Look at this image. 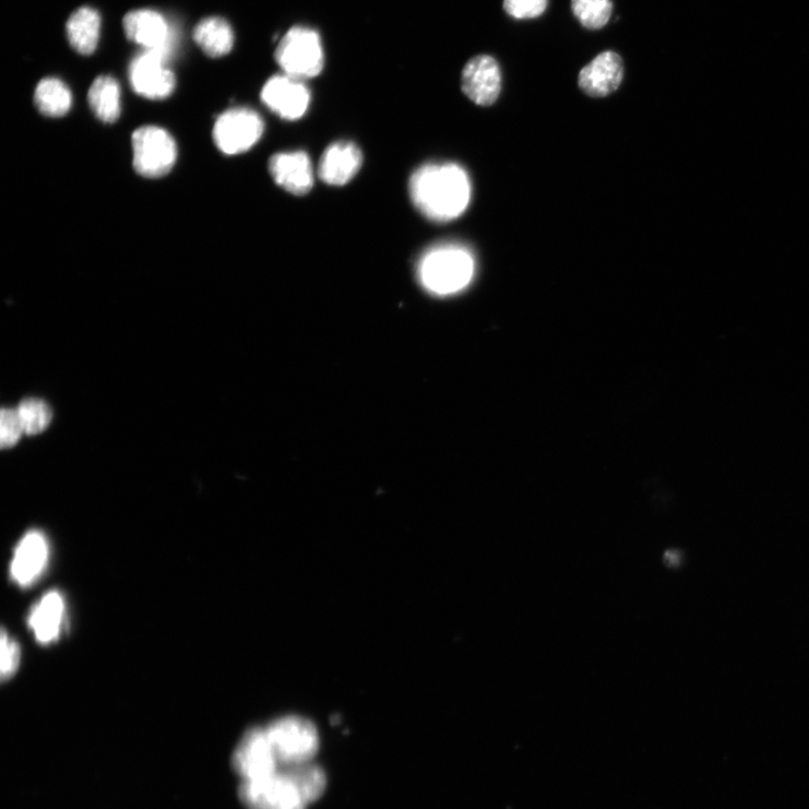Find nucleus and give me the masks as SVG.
I'll return each instance as SVG.
<instances>
[{"label": "nucleus", "mask_w": 809, "mask_h": 809, "mask_svg": "<svg viewBox=\"0 0 809 809\" xmlns=\"http://www.w3.org/2000/svg\"><path fill=\"white\" fill-rule=\"evenodd\" d=\"M409 197L416 210L430 221L444 223L464 213L471 201V182L453 164L419 167L409 179Z\"/></svg>", "instance_id": "1"}, {"label": "nucleus", "mask_w": 809, "mask_h": 809, "mask_svg": "<svg viewBox=\"0 0 809 809\" xmlns=\"http://www.w3.org/2000/svg\"><path fill=\"white\" fill-rule=\"evenodd\" d=\"M416 269L424 288L436 295H450L468 286L474 260L465 249L438 246L420 255Z\"/></svg>", "instance_id": "2"}, {"label": "nucleus", "mask_w": 809, "mask_h": 809, "mask_svg": "<svg viewBox=\"0 0 809 809\" xmlns=\"http://www.w3.org/2000/svg\"><path fill=\"white\" fill-rule=\"evenodd\" d=\"M279 768L311 762L320 749L314 723L297 715L281 717L266 727Z\"/></svg>", "instance_id": "3"}, {"label": "nucleus", "mask_w": 809, "mask_h": 809, "mask_svg": "<svg viewBox=\"0 0 809 809\" xmlns=\"http://www.w3.org/2000/svg\"><path fill=\"white\" fill-rule=\"evenodd\" d=\"M275 58L285 74L305 82L318 76L324 68L320 34L305 26H294L279 41Z\"/></svg>", "instance_id": "4"}, {"label": "nucleus", "mask_w": 809, "mask_h": 809, "mask_svg": "<svg viewBox=\"0 0 809 809\" xmlns=\"http://www.w3.org/2000/svg\"><path fill=\"white\" fill-rule=\"evenodd\" d=\"M132 145L134 168L145 178L164 177L176 164V142L164 129L144 127L136 130Z\"/></svg>", "instance_id": "5"}, {"label": "nucleus", "mask_w": 809, "mask_h": 809, "mask_svg": "<svg viewBox=\"0 0 809 809\" xmlns=\"http://www.w3.org/2000/svg\"><path fill=\"white\" fill-rule=\"evenodd\" d=\"M242 782L254 781L278 772L279 763L265 727L249 728L237 745L230 760Z\"/></svg>", "instance_id": "6"}, {"label": "nucleus", "mask_w": 809, "mask_h": 809, "mask_svg": "<svg viewBox=\"0 0 809 809\" xmlns=\"http://www.w3.org/2000/svg\"><path fill=\"white\" fill-rule=\"evenodd\" d=\"M238 796L246 809H306L308 806L281 770L263 778L241 782Z\"/></svg>", "instance_id": "7"}, {"label": "nucleus", "mask_w": 809, "mask_h": 809, "mask_svg": "<svg viewBox=\"0 0 809 809\" xmlns=\"http://www.w3.org/2000/svg\"><path fill=\"white\" fill-rule=\"evenodd\" d=\"M264 124L250 108H234L221 115L214 127L217 147L228 156L249 151L261 139Z\"/></svg>", "instance_id": "8"}, {"label": "nucleus", "mask_w": 809, "mask_h": 809, "mask_svg": "<svg viewBox=\"0 0 809 809\" xmlns=\"http://www.w3.org/2000/svg\"><path fill=\"white\" fill-rule=\"evenodd\" d=\"M123 26L129 40L169 62L177 47V33L160 13L151 10L131 12Z\"/></svg>", "instance_id": "9"}, {"label": "nucleus", "mask_w": 809, "mask_h": 809, "mask_svg": "<svg viewBox=\"0 0 809 809\" xmlns=\"http://www.w3.org/2000/svg\"><path fill=\"white\" fill-rule=\"evenodd\" d=\"M133 91L147 99H165L175 91L176 79L168 61L151 51L136 56L129 69Z\"/></svg>", "instance_id": "10"}, {"label": "nucleus", "mask_w": 809, "mask_h": 809, "mask_svg": "<svg viewBox=\"0 0 809 809\" xmlns=\"http://www.w3.org/2000/svg\"><path fill=\"white\" fill-rule=\"evenodd\" d=\"M262 103L279 118L296 121L304 117L311 103V93L304 82L287 74L270 79L261 92Z\"/></svg>", "instance_id": "11"}, {"label": "nucleus", "mask_w": 809, "mask_h": 809, "mask_svg": "<svg viewBox=\"0 0 809 809\" xmlns=\"http://www.w3.org/2000/svg\"><path fill=\"white\" fill-rule=\"evenodd\" d=\"M50 559L48 538L40 531L26 533L17 545L11 562V576L20 587L35 584L46 571Z\"/></svg>", "instance_id": "12"}, {"label": "nucleus", "mask_w": 809, "mask_h": 809, "mask_svg": "<svg viewBox=\"0 0 809 809\" xmlns=\"http://www.w3.org/2000/svg\"><path fill=\"white\" fill-rule=\"evenodd\" d=\"M462 92L479 106H491L502 92V73L490 56H477L462 71Z\"/></svg>", "instance_id": "13"}, {"label": "nucleus", "mask_w": 809, "mask_h": 809, "mask_svg": "<svg viewBox=\"0 0 809 809\" xmlns=\"http://www.w3.org/2000/svg\"><path fill=\"white\" fill-rule=\"evenodd\" d=\"M275 182L295 197H305L314 185L310 157L302 151L277 153L269 162Z\"/></svg>", "instance_id": "14"}, {"label": "nucleus", "mask_w": 809, "mask_h": 809, "mask_svg": "<svg viewBox=\"0 0 809 809\" xmlns=\"http://www.w3.org/2000/svg\"><path fill=\"white\" fill-rule=\"evenodd\" d=\"M624 76L622 58L615 52L606 51L598 55L580 73L578 84L590 97H607L618 91Z\"/></svg>", "instance_id": "15"}, {"label": "nucleus", "mask_w": 809, "mask_h": 809, "mask_svg": "<svg viewBox=\"0 0 809 809\" xmlns=\"http://www.w3.org/2000/svg\"><path fill=\"white\" fill-rule=\"evenodd\" d=\"M361 150L353 142L338 141L324 151L319 165V177L330 186L350 182L362 166Z\"/></svg>", "instance_id": "16"}, {"label": "nucleus", "mask_w": 809, "mask_h": 809, "mask_svg": "<svg viewBox=\"0 0 809 809\" xmlns=\"http://www.w3.org/2000/svg\"><path fill=\"white\" fill-rule=\"evenodd\" d=\"M66 622V600L61 593L51 591L29 611L27 623L35 639L41 644L59 640Z\"/></svg>", "instance_id": "17"}, {"label": "nucleus", "mask_w": 809, "mask_h": 809, "mask_svg": "<svg viewBox=\"0 0 809 809\" xmlns=\"http://www.w3.org/2000/svg\"><path fill=\"white\" fill-rule=\"evenodd\" d=\"M102 19L91 8L76 10L67 22V36L70 46L79 53L91 56L99 41Z\"/></svg>", "instance_id": "18"}, {"label": "nucleus", "mask_w": 809, "mask_h": 809, "mask_svg": "<svg viewBox=\"0 0 809 809\" xmlns=\"http://www.w3.org/2000/svg\"><path fill=\"white\" fill-rule=\"evenodd\" d=\"M194 40L206 56L219 58L233 51L235 32L224 19L209 17L195 27Z\"/></svg>", "instance_id": "19"}, {"label": "nucleus", "mask_w": 809, "mask_h": 809, "mask_svg": "<svg viewBox=\"0 0 809 809\" xmlns=\"http://www.w3.org/2000/svg\"><path fill=\"white\" fill-rule=\"evenodd\" d=\"M307 805L322 798L326 790L328 778L324 770L313 761L301 764L279 768Z\"/></svg>", "instance_id": "20"}, {"label": "nucleus", "mask_w": 809, "mask_h": 809, "mask_svg": "<svg viewBox=\"0 0 809 809\" xmlns=\"http://www.w3.org/2000/svg\"><path fill=\"white\" fill-rule=\"evenodd\" d=\"M88 100L96 117L105 123H114L121 114V88L109 75H100L93 83Z\"/></svg>", "instance_id": "21"}, {"label": "nucleus", "mask_w": 809, "mask_h": 809, "mask_svg": "<svg viewBox=\"0 0 809 809\" xmlns=\"http://www.w3.org/2000/svg\"><path fill=\"white\" fill-rule=\"evenodd\" d=\"M35 104L46 117L61 118L72 104L71 92L68 86L57 79H46L37 85Z\"/></svg>", "instance_id": "22"}, {"label": "nucleus", "mask_w": 809, "mask_h": 809, "mask_svg": "<svg viewBox=\"0 0 809 809\" xmlns=\"http://www.w3.org/2000/svg\"><path fill=\"white\" fill-rule=\"evenodd\" d=\"M571 9L584 27L599 29L609 22L612 3L611 0H572Z\"/></svg>", "instance_id": "23"}, {"label": "nucleus", "mask_w": 809, "mask_h": 809, "mask_svg": "<svg viewBox=\"0 0 809 809\" xmlns=\"http://www.w3.org/2000/svg\"><path fill=\"white\" fill-rule=\"evenodd\" d=\"M17 413L27 436L44 432L52 419V412L48 404L37 398L23 401L17 407Z\"/></svg>", "instance_id": "24"}, {"label": "nucleus", "mask_w": 809, "mask_h": 809, "mask_svg": "<svg viewBox=\"0 0 809 809\" xmlns=\"http://www.w3.org/2000/svg\"><path fill=\"white\" fill-rule=\"evenodd\" d=\"M0 674L5 681L16 674L21 662L20 644L5 630L0 638Z\"/></svg>", "instance_id": "25"}, {"label": "nucleus", "mask_w": 809, "mask_h": 809, "mask_svg": "<svg viewBox=\"0 0 809 809\" xmlns=\"http://www.w3.org/2000/svg\"><path fill=\"white\" fill-rule=\"evenodd\" d=\"M25 433L17 409H3L0 415V444L13 448Z\"/></svg>", "instance_id": "26"}, {"label": "nucleus", "mask_w": 809, "mask_h": 809, "mask_svg": "<svg viewBox=\"0 0 809 809\" xmlns=\"http://www.w3.org/2000/svg\"><path fill=\"white\" fill-rule=\"evenodd\" d=\"M548 0H504V10L513 19L531 20L542 16Z\"/></svg>", "instance_id": "27"}, {"label": "nucleus", "mask_w": 809, "mask_h": 809, "mask_svg": "<svg viewBox=\"0 0 809 809\" xmlns=\"http://www.w3.org/2000/svg\"><path fill=\"white\" fill-rule=\"evenodd\" d=\"M666 560L670 567H678L681 562V555L678 551L668 552Z\"/></svg>", "instance_id": "28"}]
</instances>
